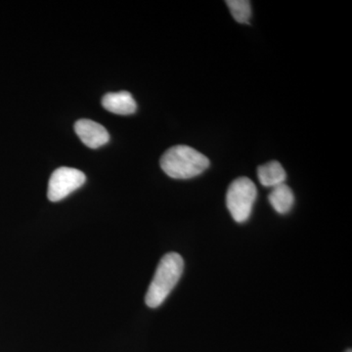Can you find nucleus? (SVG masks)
Returning <instances> with one entry per match:
<instances>
[{
    "label": "nucleus",
    "mask_w": 352,
    "mask_h": 352,
    "mask_svg": "<svg viewBox=\"0 0 352 352\" xmlns=\"http://www.w3.org/2000/svg\"><path fill=\"white\" fill-rule=\"evenodd\" d=\"M226 4L234 19L241 24H249L252 16L251 2L248 0H228Z\"/></svg>",
    "instance_id": "9"
},
{
    "label": "nucleus",
    "mask_w": 352,
    "mask_h": 352,
    "mask_svg": "<svg viewBox=\"0 0 352 352\" xmlns=\"http://www.w3.org/2000/svg\"><path fill=\"white\" fill-rule=\"evenodd\" d=\"M268 199H270V205L280 214H288L295 204L293 191L285 183L272 188Z\"/></svg>",
    "instance_id": "8"
},
{
    "label": "nucleus",
    "mask_w": 352,
    "mask_h": 352,
    "mask_svg": "<svg viewBox=\"0 0 352 352\" xmlns=\"http://www.w3.org/2000/svg\"><path fill=\"white\" fill-rule=\"evenodd\" d=\"M258 177L264 187L274 188L278 185L284 184L287 179V173L279 162L272 161L258 166Z\"/></svg>",
    "instance_id": "7"
},
{
    "label": "nucleus",
    "mask_w": 352,
    "mask_h": 352,
    "mask_svg": "<svg viewBox=\"0 0 352 352\" xmlns=\"http://www.w3.org/2000/svg\"><path fill=\"white\" fill-rule=\"evenodd\" d=\"M346 352H352V351H351V349H347V351Z\"/></svg>",
    "instance_id": "10"
},
{
    "label": "nucleus",
    "mask_w": 352,
    "mask_h": 352,
    "mask_svg": "<svg viewBox=\"0 0 352 352\" xmlns=\"http://www.w3.org/2000/svg\"><path fill=\"white\" fill-rule=\"evenodd\" d=\"M184 270V261L179 254L168 252L164 254L159 264L147 294L145 302L150 308L163 305L171 291L179 281Z\"/></svg>",
    "instance_id": "1"
},
{
    "label": "nucleus",
    "mask_w": 352,
    "mask_h": 352,
    "mask_svg": "<svg viewBox=\"0 0 352 352\" xmlns=\"http://www.w3.org/2000/svg\"><path fill=\"white\" fill-rule=\"evenodd\" d=\"M256 196L258 190L250 178L239 177L231 183L227 190L226 206L236 222L243 223L250 219Z\"/></svg>",
    "instance_id": "3"
},
{
    "label": "nucleus",
    "mask_w": 352,
    "mask_h": 352,
    "mask_svg": "<svg viewBox=\"0 0 352 352\" xmlns=\"http://www.w3.org/2000/svg\"><path fill=\"white\" fill-rule=\"evenodd\" d=\"M75 131L83 144L91 149L101 147L110 140V134L107 129L94 120H78L75 124Z\"/></svg>",
    "instance_id": "5"
},
{
    "label": "nucleus",
    "mask_w": 352,
    "mask_h": 352,
    "mask_svg": "<svg viewBox=\"0 0 352 352\" xmlns=\"http://www.w3.org/2000/svg\"><path fill=\"white\" fill-rule=\"evenodd\" d=\"M162 170L175 179H190L201 175L210 160L205 155L187 145H176L164 153L160 161Z\"/></svg>",
    "instance_id": "2"
},
{
    "label": "nucleus",
    "mask_w": 352,
    "mask_h": 352,
    "mask_svg": "<svg viewBox=\"0 0 352 352\" xmlns=\"http://www.w3.org/2000/svg\"><path fill=\"white\" fill-rule=\"evenodd\" d=\"M87 176L82 171L76 168H57L51 175L48 182L47 197L51 201H59L68 197L74 191L80 188L85 184Z\"/></svg>",
    "instance_id": "4"
},
{
    "label": "nucleus",
    "mask_w": 352,
    "mask_h": 352,
    "mask_svg": "<svg viewBox=\"0 0 352 352\" xmlns=\"http://www.w3.org/2000/svg\"><path fill=\"white\" fill-rule=\"evenodd\" d=\"M104 109L116 115H131L136 112L138 104L132 95L127 91L107 94L102 99Z\"/></svg>",
    "instance_id": "6"
}]
</instances>
